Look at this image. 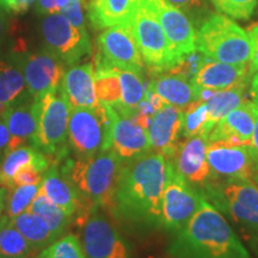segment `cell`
Segmentation results:
<instances>
[{
    "mask_svg": "<svg viewBox=\"0 0 258 258\" xmlns=\"http://www.w3.org/2000/svg\"><path fill=\"white\" fill-rule=\"evenodd\" d=\"M167 180V160L148 152L124 163L109 213L134 228H161L163 194Z\"/></svg>",
    "mask_w": 258,
    "mask_h": 258,
    "instance_id": "1",
    "label": "cell"
},
{
    "mask_svg": "<svg viewBox=\"0 0 258 258\" xmlns=\"http://www.w3.org/2000/svg\"><path fill=\"white\" fill-rule=\"evenodd\" d=\"M169 258H252L224 214L207 200L182 230L172 233Z\"/></svg>",
    "mask_w": 258,
    "mask_h": 258,
    "instance_id": "2",
    "label": "cell"
},
{
    "mask_svg": "<svg viewBox=\"0 0 258 258\" xmlns=\"http://www.w3.org/2000/svg\"><path fill=\"white\" fill-rule=\"evenodd\" d=\"M56 165L76 185L91 209L101 208L109 212L118 177L124 165L111 150L85 159L67 156Z\"/></svg>",
    "mask_w": 258,
    "mask_h": 258,
    "instance_id": "3",
    "label": "cell"
},
{
    "mask_svg": "<svg viewBox=\"0 0 258 258\" xmlns=\"http://www.w3.org/2000/svg\"><path fill=\"white\" fill-rule=\"evenodd\" d=\"M201 192L221 214L239 228L250 249L258 257V186L252 179L214 178Z\"/></svg>",
    "mask_w": 258,
    "mask_h": 258,
    "instance_id": "4",
    "label": "cell"
},
{
    "mask_svg": "<svg viewBox=\"0 0 258 258\" xmlns=\"http://www.w3.org/2000/svg\"><path fill=\"white\" fill-rule=\"evenodd\" d=\"M114 118L115 109L101 103L92 108H73L67 133L69 156L85 159L110 150Z\"/></svg>",
    "mask_w": 258,
    "mask_h": 258,
    "instance_id": "5",
    "label": "cell"
},
{
    "mask_svg": "<svg viewBox=\"0 0 258 258\" xmlns=\"http://www.w3.org/2000/svg\"><path fill=\"white\" fill-rule=\"evenodd\" d=\"M196 49L208 59L232 64L249 63L251 43L249 34L228 17L209 15L196 36Z\"/></svg>",
    "mask_w": 258,
    "mask_h": 258,
    "instance_id": "6",
    "label": "cell"
},
{
    "mask_svg": "<svg viewBox=\"0 0 258 258\" xmlns=\"http://www.w3.org/2000/svg\"><path fill=\"white\" fill-rule=\"evenodd\" d=\"M61 85V84H60ZM37 101V132L34 147L59 164L69 156L67 133L72 106L63 95L61 86L47 92Z\"/></svg>",
    "mask_w": 258,
    "mask_h": 258,
    "instance_id": "7",
    "label": "cell"
},
{
    "mask_svg": "<svg viewBox=\"0 0 258 258\" xmlns=\"http://www.w3.org/2000/svg\"><path fill=\"white\" fill-rule=\"evenodd\" d=\"M135 40L151 73L165 72L177 64L154 0H138L131 17Z\"/></svg>",
    "mask_w": 258,
    "mask_h": 258,
    "instance_id": "8",
    "label": "cell"
},
{
    "mask_svg": "<svg viewBox=\"0 0 258 258\" xmlns=\"http://www.w3.org/2000/svg\"><path fill=\"white\" fill-rule=\"evenodd\" d=\"M95 70L118 69L144 74L145 61L131 22L106 28L97 38Z\"/></svg>",
    "mask_w": 258,
    "mask_h": 258,
    "instance_id": "9",
    "label": "cell"
},
{
    "mask_svg": "<svg viewBox=\"0 0 258 258\" xmlns=\"http://www.w3.org/2000/svg\"><path fill=\"white\" fill-rule=\"evenodd\" d=\"M167 160V180L163 194L161 228L171 233L182 230L205 203L201 190L194 188L177 173Z\"/></svg>",
    "mask_w": 258,
    "mask_h": 258,
    "instance_id": "10",
    "label": "cell"
},
{
    "mask_svg": "<svg viewBox=\"0 0 258 258\" xmlns=\"http://www.w3.org/2000/svg\"><path fill=\"white\" fill-rule=\"evenodd\" d=\"M41 34L44 49L66 66L77 64L83 57L91 54L92 47L88 31L73 27L63 15L46 16L41 22Z\"/></svg>",
    "mask_w": 258,
    "mask_h": 258,
    "instance_id": "11",
    "label": "cell"
},
{
    "mask_svg": "<svg viewBox=\"0 0 258 258\" xmlns=\"http://www.w3.org/2000/svg\"><path fill=\"white\" fill-rule=\"evenodd\" d=\"M83 247L86 258H134L132 246L101 208H93L84 224Z\"/></svg>",
    "mask_w": 258,
    "mask_h": 258,
    "instance_id": "12",
    "label": "cell"
},
{
    "mask_svg": "<svg viewBox=\"0 0 258 258\" xmlns=\"http://www.w3.org/2000/svg\"><path fill=\"white\" fill-rule=\"evenodd\" d=\"M207 161L214 178L253 179L258 164L247 145L212 141L207 145Z\"/></svg>",
    "mask_w": 258,
    "mask_h": 258,
    "instance_id": "13",
    "label": "cell"
},
{
    "mask_svg": "<svg viewBox=\"0 0 258 258\" xmlns=\"http://www.w3.org/2000/svg\"><path fill=\"white\" fill-rule=\"evenodd\" d=\"M27 90L31 98L38 99L47 92L60 86L63 78L64 64L49 51L43 49L36 53H21Z\"/></svg>",
    "mask_w": 258,
    "mask_h": 258,
    "instance_id": "14",
    "label": "cell"
},
{
    "mask_svg": "<svg viewBox=\"0 0 258 258\" xmlns=\"http://www.w3.org/2000/svg\"><path fill=\"white\" fill-rule=\"evenodd\" d=\"M207 145L206 135H195L180 144L172 158H166L172 163L177 173L199 190H202L213 177L207 161Z\"/></svg>",
    "mask_w": 258,
    "mask_h": 258,
    "instance_id": "15",
    "label": "cell"
},
{
    "mask_svg": "<svg viewBox=\"0 0 258 258\" xmlns=\"http://www.w3.org/2000/svg\"><path fill=\"white\" fill-rule=\"evenodd\" d=\"M41 189L54 205L59 206L71 217H77L79 224H85L92 209L56 164L50 165L43 173Z\"/></svg>",
    "mask_w": 258,
    "mask_h": 258,
    "instance_id": "16",
    "label": "cell"
},
{
    "mask_svg": "<svg viewBox=\"0 0 258 258\" xmlns=\"http://www.w3.org/2000/svg\"><path fill=\"white\" fill-rule=\"evenodd\" d=\"M161 27L169 41L171 51L175 55L177 63L186 54L192 53L196 49V36L192 22L184 12L176 6L171 5L166 0H154Z\"/></svg>",
    "mask_w": 258,
    "mask_h": 258,
    "instance_id": "17",
    "label": "cell"
},
{
    "mask_svg": "<svg viewBox=\"0 0 258 258\" xmlns=\"http://www.w3.org/2000/svg\"><path fill=\"white\" fill-rule=\"evenodd\" d=\"M135 112L123 114L115 110L110 150L123 163L151 152L148 132L135 120L133 116Z\"/></svg>",
    "mask_w": 258,
    "mask_h": 258,
    "instance_id": "18",
    "label": "cell"
},
{
    "mask_svg": "<svg viewBox=\"0 0 258 258\" xmlns=\"http://www.w3.org/2000/svg\"><path fill=\"white\" fill-rule=\"evenodd\" d=\"M184 110L172 104H164L154 112L148 125L151 151L172 158L178 148V139L182 137Z\"/></svg>",
    "mask_w": 258,
    "mask_h": 258,
    "instance_id": "19",
    "label": "cell"
},
{
    "mask_svg": "<svg viewBox=\"0 0 258 258\" xmlns=\"http://www.w3.org/2000/svg\"><path fill=\"white\" fill-rule=\"evenodd\" d=\"M254 118L256 104L246 99L213 127L208 135V143L227 141L231 144L249 146L254 127Z\"/></svg>",
    "mask_w": 258,
    "mask_h": 258,
    "instance_id": "20",
    "label": "cell"
},
{
    "mask_svg": "<svg viewBox=\"0 0 258 258\" xmlns=\"http://www.w3.org/2000/svg\"><path fill=\"white\" fill-rule=\"evenodd\" d=\"M3 121L11 135L9 152L24 145L34 146L37 132V101L29 96L10 105Z\"/></svg>",
    "mask_w": 258,
    "mask_h": 258,
    "instance_id": "21",
    "label": "cell"
},
{
    "mask_svg": "<svg viewBox=\"0 0 258 258\" xmlns=\"http://www.w3.org/2000/svg\"><path fill=\"white\" fill-rule=\"evenodd\" d=\"M251 77L252 74L250 73L249 63H225L207 57L194 77L192 84L199 89L221 91L243 84H249Z\"/></svg>",
    "mask_w": 258,
    "mask_h": 258,
    "instance_id": "22",
    "label": "cell"
},
{
    "mask_svg": "<svg viewBox=\"0 0 258 258\" xmlns=\"http://www.w3.org/2000/svg\"><path fill=\"white\" fill-rule=\"evenodd\" d=\"M61 90L73 108H92L99 104L95 90V64H73L63 74Z\"/></svg>",
    "mask_w": 258,
    "mask_h": 258,
    "instance_id": "23",
    "label": "cell"
},
{
    "mask_svg": "<svg viewBox=\"0 0 258 258\" xmlns=\"http://www.w3.org/2000/svg\"><path fill=\"white\" fill-rule=\"evenodd\" d=\"M146 89L159 95L167 104H172L183 110L198 101V88L191 80L169 71L152 73V78L146 83Z\"/></svg>",
    "mask_w": 258,
    "mask_h": 258,
    "instance_id": "24",
    "label": "cell"
},
{
    "mask_svg": "<svg viewBox=\"0 0 258 258\" xmlns=\"http://www.w3.org/2000/svg\"><path fill=\"white\" fill-rule=\"evenodd\" d=\"M29 96L19 51L0 59V103L10 106Z\"/></svg>",
    "mask_w": 258,
    "mask_h": 258,
    "instance_id": "25",
    "label": "cell"
},
{
    "mask_svg": "<svg viewBox=\"0 0 258 258\" xmlns=\"http://www.w3.org/2000/svg\"><path fill=\"white\" fill-rule=\"evenodd\" d=\"M36 166L46 172L51 161L43 152L30 145H24L6 154L0 164V188H11V182L16 173L24 166Z\"/></svg>",
    "mask_w": 258,
    "mask_h": 258,
    "instance_id": "26",
    "label": "cell"
},
{
    "mask_svg": "<svg viewBox=\"0 0 258 258\" xmlns=\"http://www.w3.org/2000/svg\"><path fill=\"white\" fill-rule=\"evenodd\" d=\"M138 0H92L89 4V18L95 30H104L114 25L127 23Z\"/></svg>",
    "mask_w": 258,
    "mask_h": 258,
    "instance_id": "27",
    "label": "cell"
},
{
    "mask_svg": "<svg viewBox=\"0 0 258 258\" xmlns=\"http://www.w3.org/2000/svg\"><path fill=\"white\" fill-rule=\"evenodd\" d=\"M246 88L247 84H243V85L234 86V88L231 89L215 91L214 95L206 102L207 103L208 108V121L201 134L206 135V137L208 138L213 127H214L222 117H225L228 112L234 110V109L238 108L241 103L246 101V99H245Z\"/></svg>",
    "mask_w": 258,
    "mask_h": 258,
    "instance_id": "28",
    "label": "cell"
},
{
    "mask_svg": "<svg viewBox=\"0 0 258 258\" xmlns=\"http://www.w3.org/2000/svg\"><path fill=\"white\" fill-rule=\"evenodd\" d=\"M28 212L38 215L42 220L46 222L51 233H53L54 238H55V240L64 235L66 231L70 228V226L72 225L74 219L70 214H67L63 209H61L59 206L54 205L47 198L46 194L42 191L41 188L36 198L34 199V201L29 206Z\"/></svg>",
    "mask_w": 258,
    "mask_h": 258,
    "instance_id": "29",
    "label": "cell"
},
{
    "mask_svg": "<svg viewBox=\"0 0 258 258\" xmlns=\"http://www.w3.org/2000/svg\"><path fill=\"white\" fill-rule=\"evenodd\" d=\"M10 221L36 251L47 249L55 241L46 222L34 213L25 211L17 217L10 219Z\"/></svg>",
    "mask_w": 258,
    "mask_h": 258,
    "instance_id": "30",
    "label": "cell"
},
{
    "mask_svg": "<svg viewBox=\"0 0 258 258\" xmlns=\"http://www.w3.org/2000/svg\"><path fill=\"white\" fill-rule=\"evenodd\" d=\"M116 71L121 83V102L112 108L123 114H133L145 98L146 84L143 80V74L129 70Z\"/></svg>",
    "mask_w": 258,
    "mask_h": 258,
    "instance_id": "31",
    "label": "cell"
},
{
    "mask_svg": "<svg viewBox=\"0 0 258 258\" xmlns=\"http://www.w3.org/2000/svg\"><path fill=\"white\" fill-rule=\"evenodd\" d=\"M35 251L10 219L3 215L0 221V258H29Z\"/></svg>",
    "mask_w": 258,
    "mask_h": 258,
    "instance_id": "32",
    "label": "cell"
},
{
    "mask_svg": "<svg viewBox=\"0 0 258 258\" xmlns=\"http://www.w3.org/2000/svg\"><path fill=\"white\" fill-rule=\"evenodd\" d=\"M96 96L101 104L115 106L121 102V83L116 69L95 70Z\"/></svg>",
    "mask_w": 258,
    "mask_h": 258,
    "instance_id": "33",
    "label": "cell"
},
{
    "mask_svg": "<svg viewBox=\"0 0 258 258\" xmlns=\"http://www.w3.org/2000/svg\"><path fill=\"white\" fill-rule=\"evenodd\" d=\"M41 183L30 185H18L11 189H6L4 215L12 219L28 211L29 206L40 191Z\"/></svg>",
    "mask_w": 258,
    "mask_h": 258,
    "instance_id": "34",
    "label": "cell"
},
{
    "mask_svg": "<svg viewBox=\"0 0 258 258\" xmlns=\"http://www.w3.org/2000/svg\"><path fill=\"white\" fill-rule=\"evenodd\" d=\"M208 121L207 103L195 101L184 109L182 137L185 139L201 134Z\"/></svg>",
    "mask_w": 258,
    "mask_h": 258,
    "instance_id": "35",
    "label": "cell"
},
{
    "mask_svg": "<svg viewBox=\"0 0 258 258\" xmlns=\"http://www.w3.org/2000/svg\"><path fill=\"white\" fill-rule=\"evenodd\" d=\"M49 258H86L83 244L74 234H66L44 249Z\"/></svg>",
    "mask_w": 258,
    "mask_h": 258,
    "instance_id": "36",
    "label": "cell"
},
{
    "mask_svg": "<svg viewBox=\"0 0 258 258\" xmlns=\"http://www.w3.org/2000/svg\"><path fill=\"white\" fill-rule=\"evenodd\" d=\"M213 6L228 17L246 21L252 16L257 0H211Z\"/></svg>",
    "mask_w": 258,
    "mask_h": 258,
    "instance_id": "37",
    "label": "cell"
},
{
    "mask_svg": "<svg viewBox=\"0 0 258 258\" xmlns=\"http://www.w3.org/2000/svg\"><path fill=\"white\" fill-rule=\"evenodd\" d=\"M84 8H85V0H70L69 4L60 14L63 15L73 27L82 31H86Z\"/></svg>",
    "mask_w": 258,
    "mask_h": 258,
    "instance_id": "38",
    "label": "cell"
},
{
    "mask_svg": "<svg viewBox=\"0 0 258 258\" xmlns=\"http://www.w3.org/2000/svg\"><path fill=\"white\" fill-rule=\"evenodd\" d=\"M171 5L176 6L180 11L184 12L188 17L199 21L207 8V0H166Z\"/></svg>",
    "mask_w": 258,
    "mask_h": 258,
    "instance_id": "39",
    "label": "cell"
},
{
    "mask_svg": "<svg viewBox=\"0 0 258 258\" xmlns=\"http://www.w3.org/2000/svg\"><path fill=\"white\" fill-rule=\"evenodd\" d=\"M42 177H43V172L38 170L36 166H24L12 178L11 188L18 185L37 184V183L42 182Z\"/></svg>",
    "mask_w": 258,
    "mask_h": 258,
    "instance_id": "40",
    "label": "cell"
},
{
    "mask_svg": "<svg viewBox=\"0 0 258 258\" xmlns=\"http://www.w3.org/2000/svg\"><path fill=\"white\" fill-rule=\"evenodd\" d=\"M249 38L251 43V59H250V73L258 72V24L249 28Z\"/></svg>",
    "mask_w": 258,
    "mask_h": 258,
    "instance_id": "41",
    "label": "cell"
},
{
    "mask_svg": "<svg viewBox=\"0 0 258 258\" xmlns=\"http://www.w3.org/2000/svg\"><path fill=\"white\" fill-rule=\"evenodd\" d=\"M36 0H0V5L11 14H24Z\"/></svg>",
    "mask_w": 258,
    "mask_h": 258,
    "instance_id": "42",
    "label": "cell"
},
{
    "mask_svg": "<svg viewBox=\"0 0 258 258\" xmlns=\"http://www.w3.org/2000/svg\"><path fill=\"white\" fill-rule=\"evenodd\" d=\"M8 14L9 12L0 5V55H2V50L9 37L10 23Z\"/></svg>",
    "mask_w": 258,
    "mask_h": 258,
    "instance_id": "43",
    "label": "cell"
},
{
    "mask_svg": "<svg viewBox=\"0 0 258 258\" xmlns=\"http://www.w3.org/2000/svg\"><path fill=\"white\" fill-rule=\"evenodd\" d=\"M35 10H36V14L38 15L48 16L53 14H60L56 0H37Z\"/></svg>",
    "mask_w": 258,
    "mask_h": 258,
    "instance_id": "44",
    "label": "cell"
},
{
    "mask_svg": "<svg viewBox=\"0 0 258 258\" xmlns=\"http://www.w3.org/2000/svg\"><path fill=\"white\" fill-rule=\"evenodd\" d=\"M11 135L4 121H0V164L4 160L6 154L9 153V144Z\"/></svg>",
    "mask_w": 258,
    "mask_h": 258,
    "instance_id": "45",
    "label": "cell"
},
{
    "mask_svg": "<svg viewBox=\"0 0 258 258\" xmlns=\"http://www.w3.org/2000/svg\"><path fill=\"white\" fill-rule=\"evenodd\" d=\"M249 148L252 153L254 160L258 164V106L256 105V118H254V127L252 132V137H251V141L249 145Z\"/></svg>",
    "mask_w": 258,
    "mask_h": 258,
    "instance_id": "46",
    "label": "cell"
},
{
    "mask_svg": "<svg viewBox=\"0 0 258 258\" xmlns=\"http://www.w3.org/2000/svg\"><path fill=\"white\" fill-rule=\"evenodd\" d=\"M250 95L251 98H252V102L258 106V72L254 73L252 79H251Z\"/></svg>",
    "mask_w": 258,
    "mask_h": 258,
    "instance_id": "47",
    "label": "cell"
},
{
    "mask_svg": "<svg viewBox=\"0 0 258 258\" xmlns=\"http://www.w3.org/2000/svg\"><path fill=\"white\" fill-rule=\"evenodd\" d=\"M5 194L6 188H0V221H2L3 213H4V206H5Z\"/></svg>",
    "mask_w": 258,
    "mask_h": 258,
    "instance_id": "48",
    "label": "cell"
},
{
    "mask_svg": "<svg viewBox=\"0 0 258 258\" xmlns=\"http://www.w3.org/2000/svg\"><path fill=\"white\" fill-rule=\"evenodd\" d=\"M9 106H6L5 104H3V103H0V121H3V117H4L6 110H8Z\"/></svg>",
    "mask_w": 258,
    "mask_h": 258,
    "instance_id": "49",
    "label": "cell"
},
{
    "mask_svg": "<svg viewBox=\"0 0 258 258\" xmlns=\"http://www.w3.org/2000/svg\"><path fill=\"white\" fill-rule=\"evenodd\" d=\"M36 258H49V257H48V254L46 253V251H42V252L40 253V254H38V256L36 257Z\"/></svg>",
    "mask_w": 258,
    "mask_h": 258,
    "instance_id": "50",
    "label": "cell"
},
{
    "mask_svg": "<svg viewBox=\"0 0 258 258\" xmlns=\"http://www.w3.org/2000/svg\"><path fill=\"white\" fill-rule=\"evenodd\" d=\"M253 182L254 183H256V184H257V186H258V173H256V175H254V177H253Z\"/></svg>",
    "mask_w": 258,
    "mask_h": 258,
    "instance_id": "51",
    "label": "cell"
},
{
    "mask_svg": "<svg viewBox=\"0 0 258 258\" xmlns=\"http://www.w3.org/2000/svg\"><path fill=\"white\" fill-rule=\"evenodd\" d=\"M89 2H92V0H89Z\"/></svg>",
    "mask_w": 258,
    "mask_h": 258,
    "instance_id": "52",
    "label": "cell"
}]
</instances>
